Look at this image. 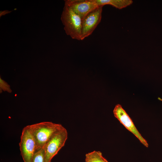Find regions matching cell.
Masks as SVG:
<instances>
[{
	"label": "cell",
	"instance_id": "7a4b0ae2",
	"mask_svg": "<svg viewBox=\"0 0 162 162\" xmlns=\"http://www.w3.org/2000/svg\"><path fill=\"white\" fill-rule=\"evenodd\" d=\"M61 19L66 34L73 39L81 40L82 20L80 17L64 4Z\"/></svg>",
	"mask_w": 162,
	"mask_h": 162
},
{
	"label": "cell",
	"instance_id": "52a82bcc",
	"mask_svg": "<svg viewBox=\"0 0 162 162\" xmlns=\"http://www.w3.org/2000/svg\"><path fill=\"white\" fill-rule=\"evenodd\" d=\"M64 4L69 7L82 20L89 12L99 7L96 0H67Z\"/></svg>",
	"mask_w": 162,
	"mask_h": 162
},
{
	"label": "cell",
	"instance_id": "3957f363",
	"mask_svg": "<svg viewBox=\"0 0 162 162\" xmlns=\"http://www.w3.org/2000/svg\"><path fill=\"white\" fill-rule=\"evenodd\" d=\"M68 136L67 131L64 127L52 135L43 147L45 162H51L53 157L64 146Z\"/></svg>",
	"mask_w": 162,
	"mask_h": 162
},
{
	"label": "cell",
	"instance_id": "9c48e42d",
	"mask_svg": "<svg viewBox=\"0 0 162 162\" xmlns=\"http://www.w3.org/2000/svg\"><path fill=\"white\" fill-rule=\"evenodd\" d=\"M85 162H108L102 153L94 151L87 153L85 155Z\"/></svg>",
	"mask_w": 162,
	"mask_h": 162
},
{
	"label": "cell",
	"instance_id": "8fae6325",
	"mask_svg": "<svg viewBox=\"0 0 162 162\" xmlns=\"http://www.w3.org/2000/svg\"><path fill=\"white\" fill-rule=\"evenodd\" d=\"M0 88L4 91H6L9 92H11L9 85L1 78H0Z\"/></svg>",
	"mask_w": 162,
	"mask_h": 162
},
{
	"label": "cell",
	"instance_id": "7c38bea8",
	"mask_svg": "<svg viewBox=\"0 0 162 162\" xmlns=\"http://www.w3.org/2000/svg\"><path fill=\"white\" fill-rule=\"evenodd\" d=\"M11 11H9L8 10H4V11H2L0 12V16H2L8 13L9 12H10Z\"/></svg>",
	"mask_w": 162,
	"mask_h": 162
},
{
	"label": "cell",
	"instance_id": "30bf717a",
	"mask_svg": "<svg viewBox=\"0 0 162 162\" xmlns=\"http://www.w3.org/2000/svg\"><path fill=\"white\" fill-rule=\"evenodd\" d=\"M32 162H45V153L44 148L35 152Z\"/></svg>",
	"mask_w": 162,
	"mask_h": 162
},
{
	"label": "cell",
	"instance_id": "277c9868",
	"mask_svg": "<svg viewBox=\"0 0 162 162\" xmlns=\"http://www.w3.org/2000/svg\"><path fill=\"white\" fill-rule=\"evenodd\" d=\"M19 145L24 162H32L36 152V145L29 125L22 129Z\"/></svg>",
	"mask_w": 162,
	"mask_h": 162
},
{
	"label": "cell",
	"instance_id": "5b68a950",
	"mask_svg": "<svg viewBox=\"0 0 162 162\" xmlns=\"http://www.w3.org/2000/svg\"><path fill=\"white\" fill-rule=\"evenodd\" d=\"M103 7L99 6L90 12L82 20L81 40L91 35L100 22Z\"/></svg>",
	"mask_w": 162,
	"mask_h": 162
},
{
	"label": "cell",
	"instance_id": "8992f818",
	"mask_svg": "<svg viewBox=\"0 0 162 162\" xmlns=\"http://www.w3.org/2000/svg\"><path fill=\"white\" fill-rule=\"evenodd\" d=\"M113 112L115 117L121 124L133 134L145 146L147 147H148L147 141L137 130L132 120L121 105H116L114 109Z\"/></svg>",
	"mask_w": 162,
	"mask_h": 162
},
{
	"label": "cell",
	"instance_id": "4fadbf2b",
	"mask_svg": "<svg viewBox=\"0 0 162 162\" xmlns=\"http://www.w3.org/2000/svg\"><path fill=\"white\" fill-rule=\"evenodd\" d=\"M158 99L159 100H160V101H162V99H161V98H158Z\"/></svg>",
	"mask_w": 162,
	"mask_h": 162
},
{
	"label": "cell",
	"instance_id": "ba28073f",
	"mask_svg": "<svg viewBox=\"0 0 162 162\" xmlns=\"http://www.w3.org/2000/svg\"><path fill=\"white\" fill-rule=\"evenodd\" d=\"M99 6L109 4L120 9L130 5L133 2L131 0H96Z\"/></svg>",
	"mask_w": 162,
	"mask_h": 162
},
{
	"label": "cell",
	"instance_id": "6da1fadb",
	"mask_svg": "<svg viewBox=\"0 0 162 162\" xmlns=\"http://www.w3.org/2000/svg\"><path fill=\"white\" fill-rule=\"evenodd\" d=\"M29 125L35 141L36 152L43 148L52 135L64 127L61 124L48 122Z\"/></svg>",
	"mask_w": 162,
	"mask_h": 162
}]
</instances>
